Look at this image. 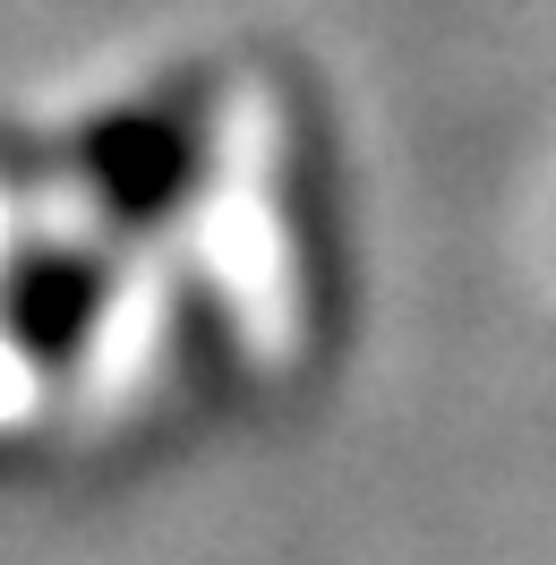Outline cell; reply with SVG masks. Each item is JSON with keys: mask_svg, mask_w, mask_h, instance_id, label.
Wrapping results in <instances>:
<instances>
[{"mask_svg": "<svg viewBox=\"0 0 556 565\" xmlns=\"http://www.w3.org/2000/svg\"><path fill=\"white\" fill-rule=\"evenodd\" d=\"M189 129H180L172 111H129V120H111L104 138H95V189H104L120 214H154L180 198V180H189Z\"/></svg>", "mask_w": 556, "mask_h": 565, "instance_id": "obj_1", "label": "cell"}, {"mask_svg": "<svg viewBox=\"0 0 556 565\" xmlns=\"http://www.w3.org/2000/svg\"><path fill=\"white\" fill-rule=\"evenodd\" d=\"M9 318H18V334H26L35 352H70L77 334L104 318V275H95L86 257H43V266L18 275Z\"/></svg>", "mask_w": 556, "mask_h": 565, "instance_id": "obj_2", "label": "cell"}]
</instances>
